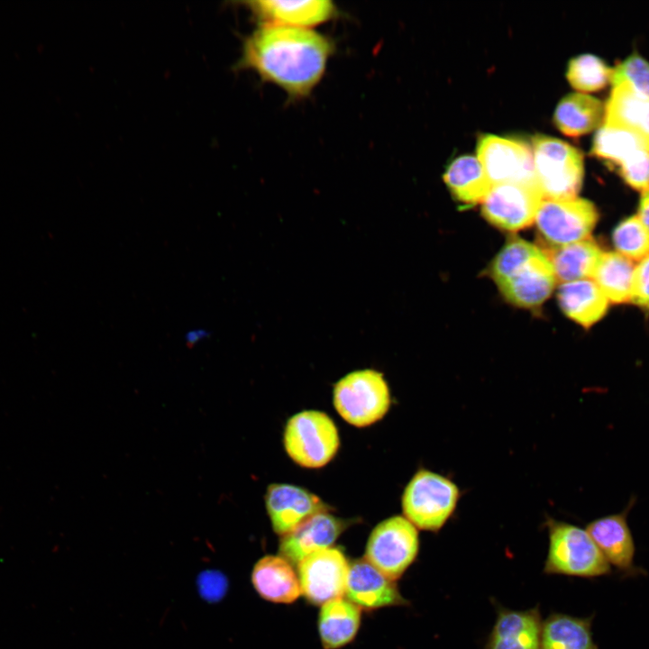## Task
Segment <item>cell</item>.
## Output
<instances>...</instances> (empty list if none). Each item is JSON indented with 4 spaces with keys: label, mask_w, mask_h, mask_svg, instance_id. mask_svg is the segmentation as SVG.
Returning a JSON list of instances; mask_svg holds the SVG:
<instances>
[{
    "label": "cell",
    "mask_w": 649,
    "mask_h": 649,
    "mask_svg": "<svg viewBox=\"0 0 649 649\" xmlns=\"http://www.w3.org/2000/svg\"><path fill=\"white\" fill-rule=\"evenodd\" d=\"M251 583L262 599L275 603H292L301 594L298 575L281 555L260 559L253 566Z\"/></svg>",
    "instance_id": "19"
},
{
    "label": "cell",
    "mask_w": 649,
    "mask_h": 649,
    "mask_svg": "<svg viewBox=\"0 0 649 649\" xmlns=\"http://www.w3.org/2000/svg\"><path fill=\"white\" fill-rule=\"evenodd\" d=\"M556 279L546 255L541 251L498 287L511 304L520 307H535L552 294Z\"/></svg>",
    "instance_id": "14"
},
{
    "label": "cell",
    "mask_w": 649,
    "mask_h": 649,
    "mask_svg": "<svg viewBox=\"0 0 649 649\" xmlns=\"http://www.w3.org/2000/svg\"><path fill=\"white\" fill-rule=\"evenodd\" d=\"M361 624L360 608L343 598L322 605L318 617V632L324 649H337L349 644Z\"/></svg>",
    "instance_id": "23"
},
{
    "label": "cell",
    "mask_w": 649,
    "mask_h": 649,
    "mask_svg": "<svg viewBox=\"0 0 649 649\" xmlns=\"http://www.w3.org/2000/svg\"><path fill=\"white\" fill-rule=\"evenodd\" d=\"M622 178L635 189L649 188V151L640 149L624 160L618 166Z\"/></svg>",
    "instance_id": "33"
},
{
    "label": "cell",
    "mask_w": 649,
    "mask_h": 649,
    "mask_svg": "<svg viewBox=\"0 0 649 649\" xmlns=\"http://www.w3.org/2000/svg\"><path fill=\"white\" fill-rule=\"evenodd\" d=\"M334 405L346 422L357 427L380 420L390 407L383 374L370 369L348 373L334 385Z\"/></svg>",
    "instance_id": "5"
},
{
    "label": "cell",
    "mask_w": 649,
    "mask_h": 649,
    "mask_svg": "<svg viewBox=\"0 0 649 649\" xmlns=\"http://www.w3.org/2000/svg\"><path fill=\"white\" fill-rule=\"evenodd\" d=\"M599 214L593 203L583 198H544L535 222L542 236L553 246L587 240Z\"/></svg>",
    "instance_id": "8"
},
{
    "label": "cell",
    "mask_w": 649,
    "mask_h": 649,
    "mask_svg": "<svg viewBox=\"0 0 649 649\" xmlns=\"http://www.w3.org/2000/svg\"><path fill=\"white\" fill-rule=\"evenodd\" d=\"M540 251L539 248L525 240L511 239L492 261L491 278L496 284L503 281Z\"/></svg>",
    "instance_id": "31"
},
{
    "label": "cell",
    "mask_w": 649,
    "mask_h": 649,
    "mask_svg": "<svg viewBox=\"0 0 649 649\" xmlns=\"http://www.w3.org/2000/svg\"><path fill=\"white\" fill-rule=\"evenodd\" d=\"M630 302L649 312V255L635 266Z\"/></svg>",
    "instance_id": "34"
},
{
    "label": "cell",
    "mask_w": 649,
    "mask_h": 649,
    "mask_svg": "<svg viewBox=\"0 0 649 649\" xmlns=\"http://www.w3.org/2000/svg\"><path fill=\"white\" fill-rule=\"evenodd\" d=\"M612 241L617 253L633 261L649 255V231L636 215L625 219L615 228Z\"/></svg>",
    "instance_id": "30"
},
{
    "label": "cell",
    "mask_w": 649,
    "mask_h": 649,
    "mask_svg": "<svg viewBox=\"0 0 649 649\" xmlns=\"http://www.w3.org/2000/svg\"><path fill=\"white\" fill-rule=\"evenodd\" d=\"M443 178L455 199L468 206L482 202L492 187L480 160L471 155L454 160Z\"/></svg>",
    "instance_id": "25"
},
{
    "label": "cell",
    "mask_w": 649,
    "mask_h": 649,
    "mask_svg": "<svg viewBox=\"0 0 649 649\" xmlns=\"http://www.w3.org/2000/svg\"><path fill=\"white\" fill-rule=\"evenodd\" d=\"M265 501L272 528L280 535L288 534L314 515L330 509L315 494L290 484L270 485Z\"/></svg>",
    "instance_id": "12"
},
{
    "label": "cell",
    "mask_w": 649,
    "mask_h": 649,
    "mask_svg": "<svg viewBox=\"0 0 649 649\" xmlns=\"http://www.w3.org/2000/svg\"><path fill=\"white\" fill-rule=\"evenodd\" d=\"M635 505L632 498L621 512L590 522L586 531L609 565L626 573H635V546L627 523V516Z\"/></svg>",
    "instance_id": "13"
},
{
    "label": "cell",
    "mask_w": 649,
    "mask_h": 649,
    "mask_svg": "<svg viewBox=\"0 0 649 649\" xmlns=\"http://www.w3.org/2000/svg\"><path fill=\"white\" fill-rule=\"evenodd\" d=\"M558 301L563 313L585 328L600 320L609 305L608 299L592 279L561 284Z\"/></svg>",
    "instance_id": "21"
},
{
    "label": "cell",
    "mask_w": 649,
    "mask_h": 649,
    "mask_svg": "<svg viewBox=\"0 0 649 649\" xmlns=\"http://www.w3.org/2000/svg\"><path fill=\"white\" fill-rule=\"evenodd\" d=\"M546 525L549 548L545 573L594 578L610 572V565L586 529L553 519H548Z\"/></svg>",
    "instance_id": "2"
},
{
    "label": "cell",
    "mask_w": 649,
    "mask_h": 649,
    "mask_svg": "<svg viewBox=\"0 0 649 649\" xmlns=\"http://www.w3.org/2000/svg\"><path fill=\"white\" fill-rule=\"evenodd\" d=\"M556 281L562 283L591 279L603 253L591 240L555 246L547 251Z\"/></svg>",
    "instance_id": "22"
},
{
    "label": "cell",
    "mask_w": 649,
    "mask_h": 649,
    "mask_svg": "<svg viewBox=\"0 0 649 649\" xmlns=\"http://www.w3.org/2000/svg\"><path fill=\"white\" fill-rule=\"evenodd\" d=\"M610 82L613 87L624 83L637 95L649 99V63L633 54L613 69Z\"/></svg>",
    "instance_id": "32"
},
{
    "label": "cell",
    "mask_w": 649,
    "mask_h": 649,
    "mask_svg": "<svg viewBox=\"0 0 649 649\" xmlns=\"http://www.w3.org/2000/svg\"><path fill=\"white\" fill-rule=\"evenodd\" d=\"M460 495V489L452 480L421 469L404 489L403 514L416 528L437 532L452 516Z\"/></svg>",
    "instance_id": "3"
},
{
    "label": "cell",
    "mask_w": 649,
    "mask_h": 649,
    "mask_svg": "<svg viewBox=\"0 0 649 649\" xmlns=\"http://www.w3.org/2000/svg\"><path fill=\"white\" fill-rule=\"evenodd\" d=\"M541 649H599L592 639L591 617L551 615L543 622Z\"/></svg>",
    "instance_id": "26"
},
{
    "label": "cell",
    "mask_w": 649,
    "mask_h": 649,
    "mask_svg": "<svg viewBox=\"0 0 649 649\" xmlns=\"http://www.w3.org/2000/svg\"><path fill=\"white\" fill-rule=\"evenodd\" d=\"M635 265L617 252H603L592 275L609 302L622 304L631 301Z\"/></svg>",
    "instance_id": "27"
},
{
    "label": "cell",
    "mask_w": 649,
    "mask_h": 649,
    "mask_svg": "<svg viewBox=\"0 0 649 649\" xmlns=\"http://www.w3.org/2000/svg\"><path fill=\"white\" fill-rule=\"evenodd\" d=\"M604 114L602 103L589 95L573 93L564 96L554 113L556 127L564 135L579 137L594 130Z\"/></svg>",
    "instance_id": "24"
},
{
    "label": "cell",
    "mask_w": 649,
    "mask_h": 649,
    "mask_svg": "<svg viewBox=\"0 0 649 649\" xmlns=\"http://www.w3.org/2000/svg\"><path fill=\"white\" fill-rule=\"evenodd\" d=\"M477 155L492 186L508 182L537 183L532 149L521 141L485 134L478 141Z\"/></svg>",
    "instance_id": "10"
},
{
    "label": "cell",
    "mask_w": 649,
    "mask_h": 649,
    "mask_svg": "<svg viewBox=\"0 0 649 649\" xmlns=\"http://www.w3.org/2000/svg\"><path fill=\"white\" fill-rule=\"evenodd\" d=\"M246 5L264 23L303 29L327 22L337 13L336 6L328 0H265Z\"/></svg>",
    "instance_id": "17"
},
{
    "label": "cell",
    "mask_w": 649,
    "mask_h": 649,
    "mask_svg": "<svg viewBox=\"0 0 649 649\" xmlns=\"http://www.w3.org/2000/svg\"><path fill=\"white\" fill-rule=\"evenodd\" d=\"M333 52L334 43L318 32L263 23L245 38L236 68L252 69L290 97L302 98L321 80Z\"/></svg>",
    "instance_id": "1"
},
{
    "label": "cell",
    "mask_w": 649,
    "mask_h": 649,
    "mask_svg": "<svg viewBox=\"0 0 649 649\" xmlns=\"http://www.w3.org/2000/svg\"><path fill=\"white\" fill-rule=\"evenodd\" d=\"M636 216L649 231V188L643 191Z\"/></svg>",
    "instance_id": "35"
},
{
    "label": "cell",
    "mask_w": 649,
    "mask_h": 649,
    "mask_svg": "<svg viewBox=\"0 0 649 649\" xmlns=\"http://www.w3.org/2000/svg\"><path fill=\"white\" fill-rule=\"evenodd\" d=\"M349 565L343 553L337 548L311 553L297 564L301 593L314 605L343 598Z\"/></svg>",
    "instance_id": "11"
},
{
    "label": "cell",
    "mask_w": 649,
    "mask_h": 649,
    "mask_svg": "<svg viewBox=\"0 0 649 649\" xmlns=\"http://www.w3.org/2000/svg\"><path fill=\"white\" fill-rule=\"evenodd\" d=\"M340 445L334 421L315 410L299 412L289 418L284 431V446L298 465L316 469L326 465Z\"/></svg>",
    "instance_id": "6"
},
{
    "label": "cell",
    "mask_w": 649,
    "mask_h": 649,
    "mask_svg": "<svg viewBox=\"0 0 649 649\" xmlns=\"http://www.w3.org/2000/svg\"><path fill=\"white\" fill-rule=\"evenodd\" d=\"M418 551L416 527L405 516H394L372 530L365 559L388 579L396 580L413 563Z\"/></svg>",
    "instance_id": "7"
},
{
    "label": "cell",
    "mask_w": 649,
    "mask_h": 649,
    "mask_svg": "<svg viewBox=\"0 0 649 649\" xmlns=\"http://www.w3.org/2000/svg\"><path fill=\"white\" fill-rule=\"evenodd\" d=\"M536 181L544 198H574L583 178L582 154L569 143L544 135L533 138Z\"/></svg>",
    "instance_id": "4"
},
{
    "label": "cell",
    "mask_w": 649,
    "mask_h": 649,
    "mask_svg": "<svg viewBox=\"0 0 649 649\" xmlns=\"http://www.w3.org/2000/svg\"><path fill=\"white\" fill-rule=\"evenodd\" d=\"M612 71L601 59L591 54H582L571 59L566 75L575 89L593 92L602 89L610 82Z\"/></svg>",
    "instance_id": "29"
},
{
    "label": "cell",
    "mask_w": 649,
    "mask_h": 649,
    "mask_svg": "<svg viewBox=\"0 0 649 649\" xmlns=\"http://www.w3.org/2000/svg\"><path fill=\"white\" fill-rule=\"evenodd\" d=\"M543 622L538 608H500L484 649H541Z\"/></svg>",
    "instance_id": "18"
},
{
    "label": "cell",
    "mask_w": 649,
    "mask_h": 649,
    "mask_svg": "<svg viewBox=\"0 0 649 649\" xmlns=\"http://www.w3.org/2000/svg\"><path fill=\"white\" fill-rule=\"evenodd\" d=\"M348 526L328 511L309 517L288 534L282 535L279 553L292 564L317 551L331 547Z\"/></svg>",
    "instance_id": "16"
},
{
    "label": "cell",
    "mask_w": 649,
    "mask_h": 649,
    "mask_svg": "<svg viewBox=\"0 0 649 649\" xmlns=\"http://www.w3.org/2000/svg\"><path fill=\"white\" fill-rule=\"evenodd\" d=\"M604 124L635 133L649 151V99L637 95L626 84L612 87L604 109Z\"/></svg>",
    "instance_id": "20"
},
{
    "label": "cell",
    "mask_w": 649,
    "mask_h": 649,
    "mask_svg": "<svg viewBox=\"0 0 649 649\" xmlns=\"http://www.w3.org/2000/svg\"><path fill=\"white\" fill-rule=\"evenodd\" d=\"M544 195L535 182H508L493 185L483 199L482 214L493 225L518 231L535 219Z\"/></svg>",
    "instance_id": "9"
},
{
    "label": "cell",
    "mask_w": 649,
    "mask_h": 649,
    "mask_svg": "<svg viewBox=\"0 0 649 649\" xmlns=\"http://www.w3.org/2000/svg\"><path fill=\"white\" fill-rule=\"evenodd\" d=\"M345 595L359 608L367 610L407 603L395 580L385 576L365 558L350 563Z\"/></svg>",
    "instance_id": "15"
},
{
    "label": "cell",
    "mask_w": 649,
    "mask_h": 649,
    "mask_svg": "<svg viewBox=\"0 0 649 649\" xmlns=\"http://www.w3.org/2000/svg\"><path fill=\"white\" fill-rule=\"evenodd\" d=\"M640 149H646L644 142L633 132L603 124L594 136L591 153L613 166Z\"/></svg>",
    "instance_id": "28"
}]
</instances>
